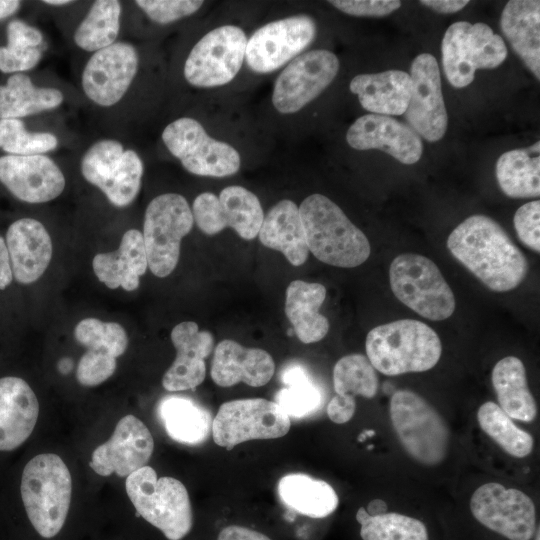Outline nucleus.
Wrapping results in <instances>:
<instances>
[{"mask_svg":"<svg viewBox=\"0 0 540 540\" xmlns=\"http://www.w3.org/2000/svg\"><path fill=\"white\" fill-rule=\"evenodd\" d=\"M389 280L395 297L426 319L445 320L455 310L452 289L437 265L423 255L404 253L395 257Z\"/></svg>","mask_w":540,"mask_h":540,"instance_id":"7","label":"nucleus"},{"mask_svg":"<svg viewBox=\"0 0 540 540\" xmlns=\"http://www.w3.org/2000/svg\"><path fill=\"white\" fill-rule=\"evenodd\" d=\"M539 530H540V529H539V527H538V529L536 530V533H535V535H534V538H533L534 540H540V533H539Z\"/></svg>","mask_w":540,"mask_h":540,"instance_id":"60","label":"nucleus"},{"mask_svg":"<svg viewBox=\"0 0 540 540\" xmlns=\"http://www.w3.org/2000/svg\"><path fill=\"white\" fill-rule=\"evenodd\" d=\"M492 385L499 407L512 419L531 422L536 418L537 406L528 387L526 369L515 356L499 360L492 370Z\"/></svg>","mask_w":540,"mask_h":540,"instance_id":"32","label":"nucleus"},{"mask_svg":"<svg viewBox=\"0 0 540 540\" xmlns=\"http://www.w3.org/2000/svg\"><path fill=\"white\" fill-rule=\"evenodd\" d=\"M157 410L166 433L179 443L201 444L212 431L210 412L190 398L167 396L160 401Z\"/></svg>","mask_w":540,"mask_h":540,"instance_id":"33","label":"nucleus"},{"mask_svg":"<svg viewBox=\"0 0 540 540\" xmlns=\"http://www.w3.org/2000/svg\"><path fill=\"white\" fill-rule=\"evenodd\" d=\"M350 91L358 96L361 106L378 115H402L410 95V75L401 70H387L373 74L356 75L350 82Z\"/></svg>","mask_w":540,"mask_h":540,"instance_id":"27","label":"nucleus"},{"mask_svg":"<svg viewBox=\"0 0 540 540\" xmlns=\"http://www.w3.org/2000/svg\"><path fill=\"white\" fill-rule=\"evenodd\" d=\"M127 495L137 514L167 540H183L193 528V512L186 487L172 477H157L146 465L127 476Z\"/></svg>","mask_w":540,"mask_h":540,"instance_id":"5","label":"nucleus"},{"mask_svg":"<svg viewBox=\"0 0 540 540\" xmlns=\"http://www.w3.org/2000/svg\"><path fill=\"white\" fill-rule=\"evenodd\" d=\"M194 224L192 210L180 194L166 193L153 198L145 210L143 240L148 268L159 278L176 268L181 240Z\"/></svg>","mask_w":540,"mask_h":540,"instance_id":"8","label":"nucleus"},{"mask_svg":"<svg viewBox=\"0 0 540 540\" xmlns=\"http://www.w3.org/2000/svg\"><path fill=\"white\" fill-rule=\"evenodd\" d=\"M471 23L458 21L446 30L442 39V64L445 76L456 88L468 86L473 80L476 69L468 44V32Z\"/></svg>","mask_w":540,"mask_h":540,"instance_id":"40","label":"nucleus"},{"mask_svg":"<svg viewBox=\"0 0 540 540\" xmlns=\"http://www.w3.org/2000/svg\"><path fill=\"white\" fill-rule=\"evenodd\" d=\"M136 49L118 42L93 53L82 72V88L95 104L109 107L121 100L138 70Z\"/></svg>","mask_w":540,"mask_h":540,"instance_id":"18","label":"nucleus"},{"mask_svg":"<svg viewBox=\"0 0 540 540\" xmlns=\"http://www.w3.org/2000/svg\"><path fill=\"white\" fill-rule=\"evenodd\" d=\"M135 3L152 21L159 24H169L194 14L204 2L198 0H137Z\"/></svg>","mask_w":540,"mask_h":540,"instance_id":"46","label":"nucleus"},{"mask_svg":"<svg viewBox=\"0 0 540 540\" xmlns=\"http://www.w3.org/2000/svg\"><path fill=\"white\" fill-rule=\"evenodd\" d=\"M57 137L49 132H30L20 119H0V148L9 155L29 156L54 150Z\"/></svg>","mask_w":540,"mask_h":540,"instance_id":"42","label":"nucleus"},{"mask_svg":"<svg viewBox=\"0 0 540 540\" xmlns=\"http://www.w3.org/2000/svg\"><path fill=\"white\" fill-rule=\"evenodd\" d=\"M39 403L28 383L14 376L0 378V451H11L31 435Z\"/></svg>","mask_w":540,"mask_h":540,"instance_id":"25","label":"nucleus"},{"mask_svg":"<svg viewBox=\"0 0 540 540\" xmlns=\"http://www.w3.org/2000/svg\"><path fill=\"white\" fill-rule=\"evenodd\" d=\"M41 57L42 52L38 48L0 47V71L12 73L30 70Z\"/></svg>","mask_w":540,"mask_h":540,"instance_id":"49","label":"nucleus"},{"mask_svg":"<svg viewBox=\"0 0 540 540\" xmlns=\"http://www.w3.org/2000/svg\"><path fill=\"white\" fill-rule=\"evenodd\" d=\"M501 29L513 50L540 79V2L511 0L501 14Z\"/></svg>","mask_w":540,"mask_h":540,"instance_id":"29","label":"nucleus"},{"mask_svg":"<svg viewBox=\"0 0 540 540\" xmlns=\"http://www.w3.org/2000/svg\"><path fill=\"white\" fill-rule=\"evenodd\" d=\"M367 439L366 435L362 432L359 436H358V441L359 442H363Z\"/></svg>","mask_w":540,"mask_h":540,"instance_id":"59","label":"nucleus"},{"mask_svg":"<svg viewBox=\"0 0 540 540\" xmlns=\"http://www.w3.org/2000/svg\"><path fill=\"white\" fill-rule=\"evenodd\" d=\"M329 3L346 14L358 17H383L401 6L397 0H334Z\"/></svg>","mask_w":540,"mask_h":540,"instance_id":"48","label":"nucleus"},{"mask_svg":"<svg viewBox=\"0 0 540 540\" xmlns=\"http://www.w3.org/2000/svg\"><path fill=\"white\" fill-rule=\"evenodd\" d=\"M75 339L88 349L107 352L113 357L121 356L127 349L128 336L116 322H103L97 318H85L74 329Z\"/></svg>","mask_w":540,"mask_h":540,"instance_id":"43","label":"nucleus"},{"mask_svg":"<svg viewBox=\"0 0 540 540\" xmlns=\"http://www.w3.org/2000/svg\"><path fill=\"white\" fill-rule=\"evenodd\" d=\"M309 252L319 261L340 268H354L370 256L366 235L341 208L322 194L306 197L299 206Z\"/></svg>","mask_w":540,"mask_h":540,"instance_id":"2","label":"nucleus"},{"mask_svg":"<svg viewBox=\"0 0 540 540\" xmlns=\"http://www.w3.org/2000/svg\"><path fill=\"white\" fill-rule=\"evenodd\" d=\"M468 44L475 69L496 68L507 57V48L503 39L485 23L471 24Z\"/></svg>","mask_w":540,"mask_h":540,"instance_id":"44","label":"nucleus"},{"mask_svg":"<svg viewBox=\"0 0 540 540\" xmlns=\"http://www.w3.org/2000/svg\"><path fill=\"white\" fill-rule=\"evenodd\" d=\"M346 140L356 150H382L403 164H414L423 153L421 137L409 125L390 116L366 114L349 127Z\"/></svg>","mask_w":540,"mask_h":540,"instance_id":"21","label":"nucleus"},{"mask_svg":"<svg viewBox=\"0 0 540 540\" xmlns=\"http://www.w3.org/2000/svg\"><path fill=\"white\" fill-rule=\"evenodd\" d=\"M314 19L297 14L271 21L247 39L245 60L256 73H270L299 56L315 39Z\"/></svg>","mask_w":540,"mask_h":540,"instance_id":"15","label":"nucleus"},{"mask_svg":"<svg viewBox=\"0 0 540 540\" xmlns=\"http://www.w3.org/2000/svg\"><path fill=\"white\" fill-rule=\"evenodd\" d=\"M120 14L119 1H95L74 33L75 44L89 52L110 46L119 33Z\"/></svg>","mask_w":540,"mask_h":540,"instance_id":"36","label":"nucleus"},{"mask_svg":"<svg viewBox=\"0 0 540 540\" xmlns=\"http://www.w3.org/2000/svg\"><path fill=\"white\" fill-rule=\"evenodd\" d=\"M258 238L263 246L281 252L293 266H301L308 258L299 206L289 199L276 203L264 216Z\"/></svg>","mask_w":540,"mask_h":540,"instance_id":"28","label":"nucleus"},{"mask_svg":"<svg viewBox=\"0 0 540 540\" xmlns=\"http://www.w3.org/2000/svg\"><path fill=\"white\" fill-rule=\"evenodd\" d=\"M336 396L356 403L355 396L373 398L378 390V377L369 359L359 353L340 358L333 368Z\"/></svg>","mask_w":540,"mask_h":540,"instance_id":"39","label":"nucleus"},{"mask_svg":"<svg viewBox=\"0 0 540 540\" xmlns=\"http://www.w3.org/2000/svg\"><path fill=\"white\" fill-rule=\"evenodd\" d=\"M365 510L369 515H378L387 511V505L381 499H374L368 503Z\"/></svg>","mask_w":540,"mask_h":540,"instance_id":"55","label":"nucleus"},{"mask_svg":"<svg viewBox=\"0 0 540 540\" xmlns=\"http://www.w3.org/2000/svg\"><path fill=\"white\" fill-rule=\"evenodd\" d=\"M280 500L293 513L312 519L331 515L338 507L339 499L327 482L303 473H290L278 482Z\"/></svg>","mask_w":540,"mask_h":540,"instance_id":"31","label":"nucleus"},{"mask_svg":"<svg viewBox=\"0 0 540 540\" xmlns=\"http://www.w3.org/2000/svg\"><path fill=\"white\" fill-rule=\"evenodd\" d=\"M326 298L320 283L293 280L285 295V314L298 339L305 344L322 340L329 331L328 319L319 312Z\"/></svg>","mask_w":540,"mask_h":540,"instance_id":"30","label":"nucleus"},{"mask_svg":"<svg viewBox=\"0 0 540 540\" xmlns=\"http://www.w3.org/2000/svg\"><path fill=\"white\" fill-rule=\"evenodd\" d=\"M72 366H73L72 361L69 358H65V359L60 361L59 370L63 374H66V373L70 372V370L72 369Z\"/></svg>","mask_w":540,"mask_h":540,"instance_id":"56","label":"nucleus"},{"mask_svg":"<svg viewBox=\"0 0 540 540\" xmlns=\"http://www.w3.org/2000/svg\"><path fill=\"white\" fill-rule=\"evenodd\" d=\"M162 140L169 152L194 175L221 178L240 169L238 151L210 137L193 118L181 117L168 124L162 132Z\"/></svg>","mask_w":540,"mask_h":540,"instance_id":"9","label":"nucleus"},{"mask_svg":"<svg viewBox=\"0 0 540 540\" xmlns=\"http://www.w3.org/2000/svg\"><path fill=\"white\" fill-rule=\"evenodd\" d=\"M7 46L16 48H37L43 40L42 33L23 21L13 20L7 26Z\"/></svg>","mask_w":540,"mask_h":540,"instance_id":"50","label":"nucleus"},{"mask_svg":"<svg viewBox=\"0 0 540 540\" xmlns=\"http://www.w3.org/2000/svg\"><path fill=\"white\" fill-rule=\"evenodd\" d=\"M45 4L53 5V6H62L72 3L73 1L69 0H44Z\"/></svg>","mask_w":540,"mask_h":540,"instance_id":"57","label":"nucleus"},{"mask_svg":"<svg viewBox=\"0 0 540 540\" xmlns=\"http://www.w3.org/2000/svg\"><path fill=\"white\" fill-rule=\"evenodd\" d=\"M372 448H373V445H370V446L368 447V449H372Z\"/></svg>","mask_w":540,"mask_h":540,"instance_id":"61","label":"nucleus"},{"mask_svg":"<svg viewBox=\"0 0 540 540\" xmlns=\"http://www.w3.org/2000/svg\"><path fill=\"white\" fill-rule=\"evenodd\" d=\"M411 95L404 113L409 126L429 142L440 140L448 124L436 58L429 53L418 55L410 69Z\"/></svg>","mask_w":540,"mask_h":540,"instance_id":"17","label":"nucleus"},{"mask_svg":"<svg viewBox=\"0 0 540 540\" xmlns=\"http://www.w3.org/2000/svg\"><path fill=\"white\" fill-rule=\"evenodd\" d=\"M154 440L146 425L134 415L119 420L108 441L92 453L90 467L101 476L125 477L147 465Z\"/></svg>","mask_w":540,"mask_h":540,"instance_id":"19","label":"nucleus"},{"mask_svg":"<svg viewBox=\"0 0 540 540\" xmlns=\"http://www.w3.org/2000/svg\"><path fill=\"white\" fill-rule=\"evenodd\" d=\"M540 201L535 200L522 205L514 215V227L520 241L533 251H540Z\"/></svg>","mask_w":540,"mask_h":540,"instance_id":"47","label":"nucleus"},{"mask_svg":"<svg viewBox=\"0 0 540 540\" xmlns=\"http://www.w3.org/2000/svg\"><path fill=\"white\" fill-rule=\"evenodd\" d=\"M362 540H429L426 525L421 520L396 513L369 515L365 507L356 512Z\"/></svg>","mask_w":540,"mask_h":540,"instance_id":"37","label":"nucleus"},{"mask_svg":"<svg viewBox=\"0 0 540 540\" xmlns=\"http://www.w3.org/2000/svg\"><path fill=\"white\" fill-rule=\"evenodd\" d=\"M116 367V358L109 353L88 349L79 360L76 377L83 386H97L110 378Z\"/></svg>","mask_w":540,"mask_h":540,"instance_id":"45","label":"nucleus"},{"mask_svg":"<svg viewBox=\"0 0 540 540\" xmlns=\"http://www.w3.org/2000/svg\"><path fill=\"white\" fill-rule=\"evenodd\" d=\"M20 7V1L0 0V19H4L14 14Z\"/></svg>","mask_w":540,"mask_h":540,"instance_id":"54","label":"nucleus"},{"mask_svg":"<svg viewBox=\"0 0 540 540\" xmlns=\"http://www.w3.org/2000/svg\"><path fill=\"white\" fill-rule=\"evenodd\" d=\"M0 182L17 199L31 204L57 198L66 185L61 169L43 154L0 157Z\"/></svg>","mask_w":540,"mask_h":540,"instance_id":"20","label":"nucleus"},{"mask_svg":"<svg viewBox=\"0 0 540 540\" xmlns=\"http://www.w3.org/2000/svg\"><path fill=\"white\" fill-rule=\"evenodd\" d=\"M63 102L60 90L36 87L24 74H14L0 85V119H19L51 110Z\"/></svg>","mask_w":540,"mask_h":540,"instance_id":"35","label":"nucleus"},{"mask_svg":"<svg viewBox=\"0 0 540 540\" xmlns=\"http://www.w3.org/2000/svg\"><path fill=\"white\" fill-rule=\"evenodd\" d=\"M470 510L481 525L508 540H532L539 527L532 499L518 489L495 482L474 491Z\"/></svg>","mask_w":540,"mask_h":540,"instance_id":"13","label":"nucleus"},{"mask_svg":"<svg viewBox=\"0 0 540 540\" xmlns=\"http://www.w3.org/2000/svg\"><path fill=\"white\" fill-rule=\"evenodd\" d=\"M338 70L339 60L329 50L300 54L277 77L272 93L273 106L282 114L298 112L330 85Z\"/></svg>","mask_w":540,"mask_h":540,"instance_id":"16","label":"nucleus"},{"mask_svg":"<svg viewBox=\"0 0 540 540\" xmlns=\"http://www.w3.org/2000/svg\"><path fill=\"white\" fill-rule=\"evenodd\" d=\"M284 387L276 394L275 402L290 417L301 418L318 409L321 393L300 366H291L282 374Z\"/></svg>","mask_w":540,"mask_h":540,"instance_id":"41","label":"nucleus"},{"mask_svg":"<svg viewBox=\"0 0 540 540\" xmlns=\"http://www.w3.org/2000/svg\"><path fill=\"white\" fill-rule=\"evenodd\" d=\"M540 142L503 153L496 162L498 184L510 198L540 195Z\"/></svg>","mask_w":540,"mask_h":540,"instance_id":"34","label":"nucleus"},{"mask_svg":"<svg viewBox=\"0 0 540 540\" xmlns=\"http://www.w3.org/2000/svg\"><path fill=\"white\" fill-rule=\"evenodd\" d=\"M191 210L194 222L203 233L215 235L229 227L244 240L258 236L264 219L258 197L238 185L225 187L218 196L211 192L199 194Z\"/></svg>","mask_w":540,"mask_h":540,"instance_id":"14","label":"nucleus"},{"mask_svg":"<svg viewBox=\"0 0 540 540\" xmlns=\"http://www.w3.org/2000/svg\"><path fill=\"white\" fill-rule=\"evenodd\" d=\"M389 413L398 440L411 458L426 466L443 462L449 430L433 406L413 391L398 390L391 396Z\"/></svg>","mask_w":540,"mask_h":540,"instance_id":"6","label":"nucleus"},{"mask_svg":"<svg viewBox=\"0 0 540 540\" xmlns=\"http://www.w3.org/2000/svg\"><path fill=\"white\" fill-rule=\"evenodd\" d=\"M365 348L374 369L387 376L427 371L438 363L442 353L437 333L414 319L374 327L366 336Z\"/></svg>","mask_w":540,"mask_h":540,"instance_id":"3","label":"nucleus"},{"mask_svg":"<svg viewBox=\"0 0 540 540\" xmlns=\"http://www.w3.org/2000/svg\"><path fill=\"white\" fill-rule=\"evenodd\" d=\"M275 372L272 356L260 348H246L234 340L217 344L211 364V378L221 387L243 382L251 387L266 385Z\"/></svg>","mask_w":540,"mask_h":540,"instance_id":"24","label":"nucleus"},{"mask_svg":"<svg viewBox=\"0 0 540 540\" xmlns=\"http://www.w3.org/2000/svg\"><path fill=\"white\" fill-rule=\"evenodd\" d=\"M81 172L113 205L125 207L135 200L140 191L143 162L134 150H124L119 141L103 139L85 152Z\"/></svg>","mask_w":540,"mask_h":540,"instance_id":"10","label":"nucleus"},{"mask_svg":"<svg viewBox=\"0 0 540 540\" xmlns=\"http://www.w3.org/2000/svg\"><path fill=\"white\" fill-rule=\"evenodd\" d=\"M215 540H273L269 535L252 527L229 524L222 527Z\"/></svg>","mask_w":540,"mask_h":540,"instance_id":"51","label":"nucleus"},{"mask_svg":"<svg viewBox=\"0 0 540 540\" xmlns=\"http://www.w3.org/2000/svg\"><path fill=\"white\" fill-rule=\"evenodd\" d=\"M20 491L34 529L44 538L56 536L65 523L72 493L64 461L52 453L33 457L24 467Z\"/></svg>","mask_w":540,"mask_h":540,"instance_id":"4","label":"nucleus"},{"mask_svg":"<svg viewBox=\"0 0 540 540\" xmlns=\"http://www.w3.org/2000/svg\"><path fill=\"white\" fill-rule=\"evenodd\" d=\"M290 426V417L275 401L237 399L219 407L212 421V435L217 445L230 450L249 440L282 437Z\"/></svg>","mask_w":540,"mask_h":540,"instance_id":"11","label":"nucleus"},{"mask_svg":"<svg viewBox=\"0 0 540 540\" xmlns=\"http://www.w3.org/2000/svg\"><path fill=\"white\" fill-rule=\"evenodd\" d=\"M13 280L6 242L0 236V290L6 289Z\"/></svg>","mask_w":540,"mask_h":540,"instance_id":"52","label":"nucleus"},{"mask_svg":"<svg viewBox=\"0 0 540 540\" xmlns=\"http://www.w3.org/2000/svg\"><path fill=\"white\" fill-rule=\"evenodd\" d=\"M92 267L98 280L108 288L136 290L140 284V277L148 268L142 233L137 229L126 231L118 249L95 255Z\"/></svg>","mask_w":540,"mask_h":540,"instance_id":"26","label":"nucleus"},{"mask_svg":"<svg viewBox=\"0 0 540 540\" xmlns=\"http://www.w3.org/2000/svg\"><path fill=\"white\" fill-rule=\"evenodd\" d=\"M451 254L492 291L518 287L529 264L506 231L492 218L474 214L448 236Z\"/></svg>","mask_w":540,"mask_h":540,"instance_id":"1","label":"nucleus"},{"mask_svg":"<svg viewBox=\"0 0 540 540\" xmlns=\"http://www.w3.org/2000/svg\"><path fill=\"white\" fill-rule=\"evenodd\" d=\"M176 358L162 378L167 391H184L199 386L206 376L205 359L214 348V337L198 324L184 321L171 331Z\"/></svg>","mask_w":540,"mask_h":540,"instance_id":"22","label":"nucleus"},{"mask_svg":"<svg viewBox=\"0 0 540 540\" xmlns=\"http://www.w3.org/2000/svg\"><path fill=\"white\" fill-rule=\"evenodd\" d=\"M363 433L366 435V437L374 436L375 431L374 430H364Z\"/></svg>","mask_w":540,"mask_h":540,"instance_id":"58","label":"nucleus"},{"mask_svg":"<svg viewBox=\"0 0 540 540\" xmlns=\"http://www.w3.org/2000/svg\"><path fill=\"white\" fill-rule=\"evenodd\" d=\"M477 420L484 433L507 454L524 458L532 452V435L516 426L498 404L492 401L483 403L477 411Z\"/></svg>","mask_w":540,"mask_h":540,"instance_id":"38","label":"nucleus"},{"mask_svg":"<svg viewBox=\"0 0 540 540\" xmlns=\"http://www.w3.org/2000/svg\"><path fill=\"white\" fill-rule=\"evenodd\" d=\"M13 278L20 284L37 281L52 258V241L44 225L32 218L13 222L6 233Z\"/></svg>","mask_w":540,"mask_h":540,"instance_id":"23","label":"nucleus"},{"mask_svg":"<svg viewBox=\"0 0 540 540\" xmlns=\"http://www.w3.org/2000/svg\"><path fill=\"white\" fill-rule=\"evenodd\" d=\"M420 3L439 13H455L463 9L469 1L458 0H422Z\"/></svg>","mask_w":540,"mask_h":540,"instance_id":"53","label":"nucleus"},{"mask_svg":"<svg viewBox=\"0 0 540 540\" xmlns=\"http://www.w3.org/2000/svg\"><path fill=\"white\" fill-rule=\"evenodd\" d=\"M247 37L243 29L224 25L205 34L191 49L184 77L192 86L211 88L229 83L244 60Z\"/></svg>","mask_w":540,"mask_h":540,"instance_id":"12","label":"nucleus"}]
</instances>
